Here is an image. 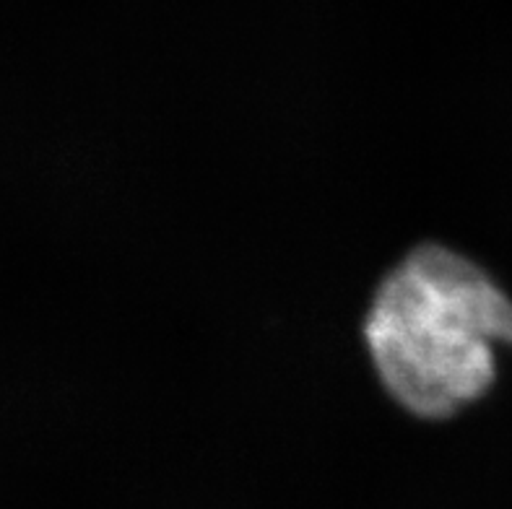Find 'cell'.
<instances>
[{
    "label": "cell",
    "instance_id": "6da1fadb",
    "mask_svg": "<svg viewBox=\"0 0 512 509\" xmlns=\"http://www.w3.org/2000/svg\"><path fill=\"white\" fill-rule=\"evenodd\" d=\"M377 377L419 419H448L487 393L512 348V299L474 260L419 247L388 273L364 323Z\"/></svg>",
    "mask_w": 512,
    "mask_h": 509
}]
</instances>
